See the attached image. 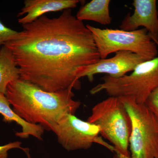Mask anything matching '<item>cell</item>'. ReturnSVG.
I'll return each mask as SVG.
<instances>
[{
	"instance_id": "obj_10",
	"label": "cell",
	"mask_w": 158,
	"mask_h": 158,
	"mask_svg": "<svg viewBox=\"0 0 158 158\" xmlns=\"http://www.w3.org/2000/svg\"><path fill=\"white\" fill-rule=\"evenodd\" d=\"M79 0H26L23 7L17 14L18 22L22 26L30 23L49 12L64 11L76 8Z\"/></svg>"
},
{
	"instance_id": "obj_13",
	"label": "cell",
	"mask_w": 158,
	"mask_h": 158,
	"mask_svg": "<svg viewBox=\"0 0 158 158\" xmlns=\"http://www.w3.org/2000/svg\"><path fill=\"white\" fill-rule=\"evenodd\" d=\"M20 78L19 68L12 53L3 46L0 50V94L5 95L9 83Z\"/></svg>"
},
{
	"instance_id": "obj_6",
	"label": "cell",
	"mask_w": 158,
	"mask_h": 158,
	"mask_svg": "<svg viewBox=\"0 0 158 158\" xmlns=\"http://www.w3.org/2000/svg\"><path fill=\"white\" fill-rule=\"evenodd\" d=\"M131 121L129 146L132 158H158V120L145 104L119 97Z\"/></svg>"
},
{
	"instance_id": "obj_17",
	"label": "cell",
	"mask_w": 158,
	"mask_h": 158,
	"mask_svg": "<svg viewBox=\"0 0 158 158\" xmlns=\"http://www.w3.org/2000/svg\"><path fill=\"white\" fill-rule=\"evenodd\" d=\"M152 39L153 40H154V42L156 43V44H158V34L157 37V38H156V39H154V38H152Z\"/></svg>"
},
{
	"instance_id": "obj_1",
	"label": "cell",
	"mask_w": 158,
	"mask_h": 158,
	"mask_svg": "<svg viewBox=\"0 0 158 158\" xmlns=\"http://www.w3.org/2000/svg\"><path fill=\"white\" fill-rule=\"evenodd\" d=\"M22 26L4 45L13 55L20 78L48 92L81 89L78 76L101 58L92 33L72 9Z\"/></svg>"
},
{
	"instance_id": "obj_12",
	"label": "cell",
	"mask_w": 158,
	"mask_h": 158,
	"mask_svg": "<svg viewBox=\"0 0 158 158\" xmlns=\"http://www.w3.org/2000/svg\"><path fill=\"white\" fill-rule=\"evenodd\" d=\"M110 0H92L82 6L77 12L76 17L79 20L92 21L103 25L111 24Z\"/></svg>"
},
{
	"instance_id": "obj_18",
	"label": "cell",
	"mask_w": 158,
	"mask_h": 158,
	"mask_svg": "<svg viewBox=\"0 0 158 158\" xmlns=\"http://www.w3.org/2000/svg\"><path fill=\"white\" fill-rule=\"evenodd\" d=\"M127 158H131V157H130Z\"/></svg>"
},
{
	"instance_id": "obj_9",
	"label": "cell",
	"mask_w": 158,
	"mask_h": 158,
	"mask_svg": "<svg viewBox=\"0 0 158 158\" xmlns=\"http://www.w3.org/2000/svg\"><path fill=\"white\" fill-rule=\"evenodd\" d=\"M156 0H134L132 14L128 13L119 26L120 30L133 31L143 27L152 38L158 34V12Z\"/></svg>"
},
{
	"instance_id": "obj_4",
	"label": "cell",
	"mask_w": 158,
	"mask_h": 158,
	"mask_svg": "<svg viewBox=\"0 0 158 158\" xmlns=\"http://www.w3.org/2000/svg\"><path fill=\"white\" fill-rule=\"evenodd\" d=\"M101 80L102 83L90 90L92 95L105 91L110 96L132 98L138 103L144 104L158 88V56L141 62L130 74L119 78L106 75Z\"/></svg>"
},
{
	"instance_id": "obj_14",
	"label": "cell",
	"mask_w": 158,
	"mask_h": 158,
	"mask_svg": "<svg viewBox=\"0 0 158 158\" xmlns=\"http://www.w3.org/2000/svg\"><path fill=\"white\" fill-rule=\"evenodd\" d=\"M19 32L9 28L0 21V50L6 43L14 39Z\"/></svg>"
},
{
	"instance_id": "obj_7",
	"label": "cell",
	"mask_w": 158,
	"mask_h": 158,
	"mask_svg": "<svg viewBox=\"0 0 158 158\" xmlns=\"http://www.w3.org/2000/svg\"><path fill=\"white\" fill-rule=\"evenodd\" d=\"M53 132L56 135L59 144L69 151L88 149L94 143H97L115 152L113 146L99 136L100 130L97 126L82 120L74 114L65 116Z\"/></svg>"
},
{
	"instance_id": "obj_16",
	"label": "cell",
	"mask_w": 158,
	"mask_h": 158,
	"mask_svg": "<svg viewBox=\"0 0 158 158\" xmlns=\"http://www.w3.org/2000/svg\"><path fill=\"white\" fill-rule=\"evenodd\" d=\"M21 142L19 141H15L3 146H0V158H7L8 151L13 148H20L26 152L25 148L21 146Z\"/></svg>"
},
{
	"instance_id": "obj_15",
	"label": "cell",
	"mask_w": 158,
	"mask_h": 158,
	"mask_svg": "<svg viewBox=\"0 0 158 158\" xmlns=\"http://www.w3.org/2000/svg\"><path fill=\"white\" fill-rule=\"evenodd\" d=\"M144 104L154 114L158 120V88L150 94Z\"/></svg>"
},
{
	"instance_id": "obj_11",
	"label": "cell",
	"mask_w": 158,
	"mask_h": 158,
	"mask_svg": "<svg viewBox=\"0 0 158 158\" xmlns=\"http://www.w3.org/2000/svg\"><path fill=\"white\" fill-rule=\"evenodd\" d=\"M10 104L5 94H0V114L6 122H15L22 127L21 132L15 134L16 136L27 139L32 136L39 140H42L44 130L39 125L33 124L25 121L10 108Z\"/></svg>"
},
{
	"instance_id": "obj_5",
	"label": "cell",
	"mask_w": 158,
	"mask_h": 158,
	"mask_svg": "<svg viewBox=\"0 0 158 158\" xmlns=\"http://www.w3.org/2000/svg\"><path fill=\"white\" fill-rule=\"evenodd\" d=\"M92 33L101 59L110 54L128 51L138 55L145 61L158 56V47L146 29L126 31L120 29H101L86 25Z\"/></svg>"
},
{
	"instance_id": "obj_2",
	"label": "cell",
	"mask_w": 158,
	"mask_h": 158,
	"mask_svg": "<svg viewBox=\"0 0 158 158\" xmlns=\"http://www.w3.org/2000/svg\"><path fill=\"white\" fill-rule=\"evenodd\" d=\"M72 90L48 92L20 78L9 83L5 95L20 117L53 131L62 118L74 115L81 106V102L74 99Z\"/></svg>"
},
{
	"instance_id": "obj_3",
	"label": "cell",
	"mask_w": 158,
	"mask_h": 158,
	"mask_svg": "<svg viewBox=\"0 0 158 158\" xmlns=\"http://www.w3.org/2000/svg\"><path fill=\"white\" fill-rule=\"evenodd\" d=\"M87 121L97 126L100 134L113 144L118 158L130 157L131 121L120 99L110 96L92 108Z\"/></svg>"
},
{
	"instance_id": "obj_8",
	"label": "cell",
	"mask_w": 158,
	"mask_h": 158,
	"mask_svg": "<svg viewBox=\"0 0 158 158\" xmlns=\"http://www.w3.org/2000/svg\"><path fill=\"white\" fill-rule=\"evenodd\" d=\"M110 58L100 59L92 65L85 67L80 73L78 78H88L92 82L97 74H106L113 78H119L132 72L141 62L146 61L142 57L128 51H120Z\"/></svg>"
}]
</instances>
